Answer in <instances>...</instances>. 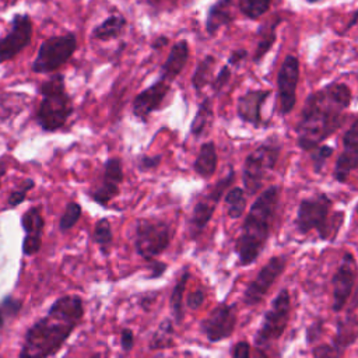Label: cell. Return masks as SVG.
<instances>
[{"label": "cell", "instance_id": "obj_36", "mask_svg": "<svg viewBox=\"0 0 358 358\" xmlns=\"http://www.w3.org/2000/svg\"><path fill=\"white\" fill-rule=\"evenodd\" d=\"M22 308V301L17 299L11 295H7L1 302H0V329L4 326L7 319H11L20 313Z\"/></svg>", "mask_w": 358, "mask_h": 358}, {"label": "cell", "instance_id": "obj_20", "mask_svg": "<svg viewBox=\"0 0 358 358\" xmlns=\"http://www.w3.org/2000/svg\"><path fill=\"white\" fill-rule=\"evenodd\" d=\"M21 227L25 232L22 241V253L25 256H34L41 250L42 234L45 228L41 206H32L22 214Z\"/></svg>", "mask_w": 358, "mask_h": 358}, {"label": "cell", "instance_id": "obj_43", "mask_svg": "<svg viewBox=\"0 0 358 358\" xmlns=\"http://www.w3.org/2000/svg\"><path fill=\"white\" fill-rule=\"evenodd\" d=\"M134 347V333L130 327H123L120 331V348L123 352H130Z\"/></svg>", "mask_w": 358, "mask_h": 358}, {"label": "cell", "instance_id": "obj_44", "mask_svg": "<svg viewBox=\"0 0 358 358\" xmlns=\"http://www.w3.org/2000/svg\"><path fill=\"white\" fill-rule=\"evenodd\" d=\"M248 50L243 49V48H239V49H234L229 56H228V66H232V67H239L246 59H248Z\"/></svg>", "mask_w": 358, "mask_h": 358}, {"label": "cell", "instance_id": "obj_1", "mask_svg": "<svg viewBox=\"0 0 358 358\" xmlns=\"http://www.w3.org/2000/svg\"><path fill=\"white\" fill-rule=\"evenodd\" d=\"M352 101V91L345 83H329L315 92H310L301 109L295 126L296 145L302 151H312L324 143L331 134L341 129Z\"/></svg>", "mask_w": 358, "mask_h": 358}, {"label": "cell", "instance_id": "obj_42", "mask_svg": "<svg viewBox=\"0 0 358 358\" xmlns=\"http://www.w3.org/2000/svg\"><path fill=\"white\" fill-rule=\"evenodd\" d=\"M229 355L232 358H249L250 357V344L245 340L235 343L229 350Z\"/></svg>", "mask_w": 358, "mask_h": 358}, {"label": "cell", "instance_id": "obj_14", "mask_svg": "<svg viewBox=\"0 0 358 358\" xmlns=\"http://www.w3.org/2000/svg\"><path fill=\"white\" fill-rule=\"evenodd\" d=\"M236 327V305L220 302L200 322V330L210 343H220L232 336Z\"/></svg>", "mask_w": 358, "mask_h": 358}, {"label": "cell", "instance_id": "obj_22", "mask_svg": "<svg viewBox=\"0 0 358 358\" xmlns=\"http://www.w3.org/2000/svg\"><path fill=\"white\" fill-rule=\"evenodd\" d=\"M189 57H190L189 42L186 39H180V41L175 42L171 46L169 53H168L165 62L162 63V66L159 69V77L158 78H161V80H164L169 84L172 81H175V78L186 67V64L189 62Z\"/></svg>", "mask_w": 358, "mask_h": 358}, {"label": "cell", "instance_id": "obj_4", "mask_svg": "<svg viewBox=\"0 0 358 358\" xmlns=\"http://www.w3.org/2000/svg\"><path fill=\"white\" fill-rule=\"evenodd\" d=\"M41 102L36 110V122L46 133L60 130L74 112L73 99L66 91L62 73L52 74L39 85Z\"/></svg>", "mask_w": 358, "mask_h": 358}, {"label": "cell", "instance_id": "obj_25", "mask_svg": "<svg viewBox=\"0 0 358 358\" xmlns=\"http://www.w3.org/2000/svg\"><path fill=\"white\" fill-rule=\"evenodd\" d=\"M217 165H218V154H217V145L213 140L210 141H204L200 148L199 152L194 158L193 162V171L201 178V179H210L215 171H217Z\"/></svg>", "mask_w": 358, "mask_h": 358}, {"label": "cell", "instance_id": "obj_26", "mask_svg": "<svg viewBox=\"0 0 358 358\" xmlns=\"http://www.w3.org/2000/svg\"><path fill=\"white\" fill-rule=\"evenodd\" d=\"M127 27V20L122 14H110L91 31V38L99 42H108L119 38Z\"/></svg>", "mask_w": 358, "mask_h": 358}, {"label": "cell", "instance_id": "obj_40", "mask_svg": "<svg viewBox=\"0 0 358 358\" xmlns=\"http://www.w3.org/2000/svg\"><path fill=\"white\" fill-rule=\"evenodd\" d=\"M206 301V291L204 289H194L192 292L187 294L186 296V302L185 305L190 309V310H197L201 308V305Z\"/></svg>", "mask_w": 358, "mask_h": 358}, {"label": "cell", "instance_id": "obj_38", "mask_svg": "<svg viewBox=\"0 0 358 358\" xmlns=\"http://www.w3.org/2000/svg\"><path fill=\"white\" fill-rule=\"evenodd\" d=\"M231 76H232V71H231V67L228 64H224L220 71L217 73V76L210 81V87L213 90L214 94H220L224 87L229 83L231 80Z\"/></svg>", "mask_w": 358, "mask_h": 358}, {"label": "cell", "instance_id": "obj_28", "mask_svg": "<svg viewBox=\"0 0 358 358\" xmlns=\"http://www.w3.org/2000/svg\"><path fill=\"white\" fill-rule=\"evenodd\" d=\"M175 347V327L171 317H165L164 320L159 322L158 327L152 333L150 341H148V348L151 351H158V350H169Z\"/></svg>", "mask_w": 358, "mask_h": 358}, {"label": "cell", "instance_id": "obj_45", "mask_svg": "<svg viewBox=\"0 0 358 358\" xmlns=\"http://www.w3.org/2000/svg\"><path fill=\"white\" fill-rule=\"evenodd\" d=\"M323 333V322L322 320H317V322H313L308 330H306V343L310 344L312 341H316L320 334Z\"/></svg>", "mask_w": 358, "mask_h": 358}, {"label": "cell", "instance_id": "obj_49", "mask_svg": "<svg viewBox=\"0 0 358 358\" xmlns=\"http://www.w3.org/2000/svg\"><path fill=\"white\" fill-rule=\"evenodd\" d=\"M4 175H6V169H4V168H0V186H1V179H3Z\"/></svg>", "mask_w": 358, "mask_h": 358}, {"label": "cell", "instance_id": "obj_31", "mask_svg": "<svg viewBox=\"0 0 358 358\" xmlns=\"http://www.w3.org/2000/svg\"><path fill=\"white\" fill-rule=\"evenodd\" d=\"M92 241L98 245L103 256H108L110 253V248L113 243V232L108 218H99L95 222L92 231Z\"/></svg>", "mask_w": 358, "mask_h": 358}, {"label": "cell", "instance_id": "obj_16", "mask_svg": "<svg viewBox=\"0 0 358 358\" xmlns=\"http://www.w3.org/2000/svg\"><path fill=\"white\" fill-rule=\"evenodd\" d=\"M123 179L124 173L122 159L117 157H110L105 161L102 166L99 183L88 192V196L98 206L106 208L109 201L120 193V185L123 183Z\"/></svg>", "mask_w": 358, "mask_h": 358}, {"label": "cell", "instance_id": "obj_32", "mask_svg": "<svg viewBox=\"0 0 358 358\" xmlns=\"http://www.w3.org/2000/svg\"><path fill=\"white\" fill-rule=\"evenodd\" d=\"M224 203L227 206V214L229 218L236 220L242 217L246 208L245 190L242 187H232L227 190L224 196Z\"/></svg>", "mask_w": 358, "mask_h": 358}, {"label": "cell", "instance_id": "obj_23", "mask_svg": "<svg viewBox=\"0 0 358 358\" xmlns=\"http://www.w3.org/2000/svg\"><path fill=\"white\" fill-rule=\"evenodd\" d=\"M234 0H215L206 14V32L210 36H215L218 31L234 22Z\"/></svg>", "mask_w": 358, "mask_h": 358}, {"label": "cell", "instance_id": "obj_39", "mask_svg": "<svg viewBox=\"0 0 358 358\" xmlns=\"http://www.w3.org/2000/svg\"><path fill=\"white\" fill-rule=\"evenodd\" d=\"M162 162V155L161 154H155V155H140L137 158V169L140 172H148V171H154L157 169Z\"/></svg>", "mask_w": 358, "mask_h": 358}, {"label": "cell", "instance_id": "obj_41", "mask_svg": "<svg viewBox=\"0 0 358 358\" xmlns=\"http://www.w3.org/2000/svg\"><path fill=\"white\" fill-rule=\"evenodd\" d=\"M168 268V264L165 262H161L158 259H152L148 262V270H150V274L147 278L150 280H157L159 277L164 275V273L166 271Z\"/></svg>", "mask_w": 358, "mask_h": 358}, {"label": "cell", "instance_id": "obj_47", "mask_svg": "<svg viewBox=\"0 0 358 358\" xmlns=\"http://www.w3.org/2000/svg\"><path fill=\"white\" fill-rule=\"evenodd\" d=\"M357 15H358V14H357V10H354V11H352V17H351L350 22H348V24H347V27H345V31H350V29L357 24V18H358Z\"/></svg>", "mask_w": 358, "mask_h": 358}, {"label": "cell", "instance_id": "obj_12", "mask_svg": "<svg viewBox=\"0 0 358 358\" xmlns=\"http://www.w3.org/2000/svg\"><path fill=\"white\" fill-rule=\"evenodd\" d=\"M299 76V59L295 55H287L277 73V102L282 116L289 115L295 108Z\"/></svg>", "mask_w": 358, "mask_h": 358}, {"label": "cell", "instance_id": "obj_29", "mask_svg": "<svg viewBox=\"0 0 358 358\" xmlns=\"http://www.w3.org/2000/svg\"><path fill=\"white\" fill-rule=\"evenodd\" d=\"M213 117H214L213 101H211V96H206L197 106V110H196V113L192 119V123H190L189 133L194 138H200L206 133L208 126L211 124Z\"/></svg>", "mask_w": 358, "mask_h": 358}, {"label": "cell", "instance_id": "obj_19", "mask_svg": "<svg viewBox=\"0 0 358 358\" xmlns=\"http://www.w3.org/2000/svg\"><path fill=\"white\" fill-rule=\"evenodd\" d=\"M271 95V90H248L236 99V116L246 124L260 127L264 120L262 109L266 99Z\"/></svg>", "mask_w": 358, "mask_h": 358}, {"label": "cell", "instance_id": "obj_3", "mask_svg": "<svg viewBox=\"0 0 358 358\" xmlns=\"http://www.w3.org/2000/svg\"><path fill=\"white\" fill-rule=\"evenodd\" d=\"M281 187L271 185L262 190L252 203L234 243L241 266L253 264L264 250L280 204Z\"/></svg>", "mask_w": 358, "mask_h": 358}, {"label": "cell", "instance_id": "obj_13", "mask_svg": "<svg viewBox=\"0 0 358 358\" xmlns=\"http://www.w3.org/2000/svg\"><path fill=\"white\" fill-rule=\"evenodd\" d=\"M34 22L29 14H15L11 18L10 29L0 36V63L10 62L18 56L32 41Z\"/></svg>", "mask_w": 358, "mask_h": 358}, {"label": "cell", "instance_id": "obj_2", "mask_svg": "<svg viewBox=\"0 0 358 358\" xmlns=\"http://www.w3.org/2000/svg\"><path fill=\"white\" fill-rule=\"evenodd\" d=\"M84 301L77 294L59 296L48 313L25 333L21 358H46L57 354L84 317Z\"/></svg>", "mask_w": 358, "mask_h": 358}, {"label": "cell", "instance_id": "obj_51", "mask_svg": "<svg viewBox=\"0 0 358 358\" xmlns=\"http://www.w3.org/2000/svg\"><path fill=\"white\" fill-rule=\"evenodd\" d=\"M168 1H171V3H172V4H175V3H176V1H178V0H168Z\"/></svg>", "mask_w": 358, "mask_h": 358}, {"label": "cell", "instance_id": "obj_18", "mask_svg": "<svg viewBox=\"0 0 358 358\" xmlns=\"http://www.w3.org/2000/svg\"><path fill=\"white\" fill-rule=\"evenodd\" d=\"M171 90V84L158 78L155 83L140 91L131 102V112L141 123H147L151 113L157 110Z\"/></svg>", "mask_w": 358, "mask_h": 358}, {"label": "cell", "instance_id": "obj_34", "mask_svg": "<svg viewBox=\"0 0 358 358\" xmlns=\"http://www.w3.org/2000/svg\"><path fill=\"white\" fill-rule=\"evenodd\" d=\"M81 214H83L81 204H78L77 201H69L59 220V229L62 232L70 231L78 222V220L81 218Z\"/></svg>", "mask_w": 358, "mask_h": 358}, {"label": "cell", "instance_id": "obj_15", "mask_svg": "<svg viewBox=\"0 0 358 358\" xmlns=\"http://www.w3.org/2000/svg\"><path fill=\"white\" fill-rule=\"evenodd\" d=\"M357 282V262L351 252H345L337 270L333 274V303L331 310L340 313L347 305L354 292Z\"/></svg>", "mask_w": 358, "mask_h": 358}, {"label": "cell", "instance_id": "obj_33", "mask_svg": "<svg viewBox=\"0 0 358 358\" xmlns=\"http://www.w3.org/2000/svg\"><path fill=\"white\" fill-rule=\"evenodd\" d=\"M271 1L273 0H238V10L245 18L257 21L268 13Z\"/></svg>", "mask_w": 358, "mask_h": 358}, {"label": "cell", "instance_id": "obj_17", "mask_svg": "<svg viewBox=\"0 0 358 358\" xmlns=\"http://www.w3.org/2000/svg\"><path fill=\"white\" fill-rule=\"evenodd\" d=\"M358 168V120L354 119L343 136V151L336 159L333 179L344 185L351 172Z\"/></svg>", "mask_w": 358, "mask_h": 358}, {"label": "cell", "instance_id": "obj_46", "mask_svg": "<svg viewBox=\"0 0 358 358\" xmlns=\"http://www.w3.org/2000/svg\"><path fill=\"white\" fill-rule=\"evenodd\" d=\"M169 38L166 35H158L152 42H151V49L152 50H161L165 46H168Z\"/></svg>", "mask_w": 358, "mask_h": 358}, {"label": "cell", "instance_id": "obj_48", "mask_svg": "<svg viewBox=\"0 0 358 358\" xmlns=\"http://www.w3.org/2000/svg\"><path fill=\"white\" fill-rule=\"evenodd\" d=\"M162 1H164V0H145L147 6H150V7H151V8H154V10H158V8L161 7Z\"/></svg>", "mask_w": 358, "mask_h": 358}, {"label": "cell", "instance_id": "obj_50", "mask_svg": "<svg viewBox=\"0 0 358 358\" xmlns=\"http://www.w3.org/2000/svg\"><path fill=\"white\" fill-rule=\"evenodd\" d=\"M306 3H309V4H316V3H319V1H322V0H305Z\"/></svg>", "mask_w": 358, "mask_h": 358}, {"label": "cell", "instance_id": "obj_6", "mask_svg": "<svg viewBox=\"0 0 358 358\" xmlns=\"http://www.w3.org/2000/svg\"><path fill=\"white\" fill-rule=\"evenodd\" d=\"M281 144L275 136L260 143L252 150L243 162L242 182L243 190L249 196H255L262 190L267 175L275 168L280 158Z\"/></svg>", "mask_w": 358, "mask_h": 358}, {"label": "cell", "instance_id": "obj_24", "mask_svg": "<svg viewBox=\"0 0 358 358\" xmlns=\"http://www.w3.org/2000/svg\"><path fill=\"white\" fill-rule=\"evenodd\" d=\"M282 22V17L278 14H274L271 18L262 22L256 31L257 35V43L253 53V63H260L263 57L271 50L277 41V27Z\"/></svg>", "mask_w": 358, "mask_h": 358}, {"label": "cell", "instance_id": "obj_10", "mask_svg": "<svg viewBox=\"0 0 358 358\" xmlns=\"http://www.w3.org/2000/svg\"><path fill=\"white\" fill-rule=\"evenodd\" d=\"M235 180V171L229 169L225 176L218 179L213 186L208 187L206 193L201 194V197L196 201V204L192 208L190 217H189V238L190 241H197L200 235L204 232L207 225L210 224L214 211L220 203V200L224 196V192L232 185Z\"/></svg>", "mask_w": 358, "mask_h": 358}, {"label": "cell", "instance_id": "obj_35", "mask_svg": "<svg viewBox=\"0 0 358 358\" xmlns=\"http://www.w3.org/2000/svg\"><path fill=\"white\" fill-rule=\"evenodd\" d=\"M310 154V159L313 164V172L315 173H322L327 159L334 154V148L331 145L327 144H319L317 147H315L312 151H309Z\"/></svg>", "mask_w": 358, "mask_h": 358}, {"label": "cell", "instance_id": "obj_30", "mask_svg": "<svg viewBox=\"0 0 358 358\" xmlns=\"http://www.w3.org/2000/svg\"><path fill=\"white\" fill-rule=\"evenodd\" d=\"M217 63V59L214 55H206L196 66L192 78H190V84L193 87V90L200 94L206 85L210 84L211 78H213V70L214 66Z\"/></svg>", "mask_w": 358, "mask_h": 358}, {"label": "cell", "instance_id": "obj_9", "mask_svg": "<svg viewBox=\"0 0 358 358\" xmlns=\"http://www.w3.org/2000/svg\"><path fill=\"white\" fill-rule=\"evenodd\" d=\"M77 48L78 42L74 32L52 35L41 43L31 70L36 74L53 73L73 57Z\"/></svg>", "mask_w": 358, "mask_h": 358}, {"label": "cell", "instance_id": "obj_5", "mask_svg": "<svg viewBox=\"0 0 358 358\" xmlns=\"http://www.w3.org/2000/svg\"><path fill=\"white\" fill-rule=\"evenodd\" d=\"M333 200L323 192H317L313 196L305 197L299 201L295 215V228L299 234L306 235L310 231H316L322 241L334 239L343 224V218H336L343 213L331 217Z\"/></svg>", "mask_w": 358, "mask_h": 358}, {"label": "cell", "instance_id": "obj_21", "mask_svg": "<svg viewBox=\"0 0 358 358\" xmlns=\"http://www.w3.org/2000/svg\"><path fill=\"white\" fill-rule=\"evenodd\" d=\"M350 312L344 319H340L336 324V336L331 341V348L336 357H341L344 351L357 341V292L351 295Z\"/></svg>", "mask_w": 358, "mask_h": 358}, {"label": "cell", "instance_id": "obj_7", "mask_svg": "<svg viewBox=\"0 0 358 358\" xmlns=\"http://www.w3.org/2000/svg\"><path fill=\"white\" fill-rule=\"evenodd\" d=\"M291 317V296L287 288H282L273 298L268 309L263 315L260 327L255 334V347L259 351L267 350L278 341L288 326Z\"/></svg>", "mask_w": 358, "mask_h": 358}, {"label": "cell", "instance_id": "obj_11", "mask_svg": "<svg viewBox=\"0 0 358 358\" xmlns=\"http://www.w3.org/2000/svg\"><path fill=\"white\" fill-rule=\"evenodd\" d=\"M288 263V257L285 255H274L271 256L266 264L257 271L256 277L248 282L245 287L242 302L246 306H255L260 303L278 277L284 273Z\"/></svg>", "mask_w": 358, "mask_h": 358}, {"label": "cell", "instance_id": "obj_37", "mask_svg": "<svg viewBox=\"0 0 358 358\" xmlns=\"http://www.w3.org/2000/svg\"><path fill=\"white\" fill-rule=\"evenodd\" d=\"M34 186H35V182H34L32 179H29V178L25 179L24 183H22L18 189H15V190H13V192L10 193V196H8V199H7L8 207H17V206H20V204L25 200L28 192H29Z\"/></svg>", "mask_w": 358, "mask_h": 358}, {"label": "cell", "instance_id": "obj_8", "mask_svg": "<svg viewBox=\"0 0 358 358\" xmlns=\"http://www.w3.org/2000/svg\"><path fill=\"white\" fill-rule=\"evenodd\" d=\"M172 242L171 225L164 220L138 218L134 224V250L150 262L162 255Z\"/></svg>", "mask_w": 358, "mask_h": 358}, {"label": "cell", "instance_id": "obj_27", "mask_svg": "<svg viewBox=\"0 0 358 358\" xmlns=\"http://www.w3.org/2000/svg\"><path fill=\"white\" fill-rule=\"evenodd\" d=\"M190 278V271L185 268L182 274L178 277L169 296V308L172 312V317L175 320V324H182L185 312H183V296H185V289L187 285V281Z\"/></svg>", "mask_w": 358, "mask_h": 358}]
</instances>
